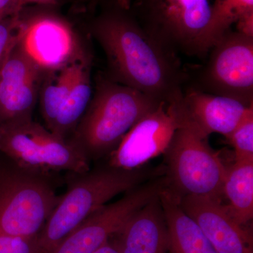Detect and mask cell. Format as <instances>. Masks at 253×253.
I'll return each instance as SVG.
<instances>
[{"label": "cell", "mask_w": 253, "mask_h": 253, "mask_svg": "<svg viewBox=\"0 0 253 253\" xmlns=\"http://www.w3.org/2000/svg\"><path fill=\"white\" fill-rule=\"evenodd\" d=\"M37 236L25 239L0 234V253H37Z\"/></svg>", "instance_id": "603a6c76"}, {"label": "cell", "mask_w": 253, "mask_h": 253, "mask_svg": "<svg viewBox=\"0 0 253 253\" xmlns=\"http://www.w3.org/2000/svg\"><path fill=\"white\" fill-rule=\"evenodd\" d=\"M131 1V0H114L119 7L126 10H129L130 8Z\"/></svg>", "instance_id": "4316f807"}, {"label": "cell", "mask_w": 253, "mask_h": 253, "mask_svg": "<svg viewBox=\"0 0 253 253\" xmlns=\"http://www.w3.org/2000/svg\"><path fill=\"white\" fill-rule=\"evenodd\" d=\"M0 153L18 167L52 178L61 172L82 174L89 162L72 141L33 119L0 123Z\"/></svg>", "instance_id": "5b68a950"}, {"label": "cell", "mask_w": 253, "mask_h": 253, "mask_svg": "<svg viewBox=\"0 0 253 253\" xmlns=\"http://www.w3.org/2000/svg\"><path fill=\"white\" fill-rule=\"evenodd\" d=\"M109 241L120 253H170L159 195L134 212Z\"/></svg>", "instance_id": "9a60e30c"}, {"label": "cell", "mask_w": 253, "mask_h": 253, "mask_svg": "<svg viewBox=\"0 0 253 253\" xmlns=\"http://www.w3.org/2000/svg\"><path fill=\"white\" fill-rule=\"evenodd\" d=\"M167 187L179 197L207 196L222 201L226 169L208 137L190 126L178 128L164 154Z\"/></svg>", "instance_id": "52a82bcc"}, {"label": "cell", "mask_w": 253, "mask_h": 253, "mask_svg": "<svg viewBox=\"0 0 253 253\" xmlns=\"http://www.w3.org/2000/svg\"><path fill=\"white\" fill-rule=\"evenodd\" d=\"M89 61L84 55L76 57L66 66L48 71L41 96V112L46 127L52 129L61 106L66 101L82 68Z\"/></svg>", "instance_id": "ac0fdd59"}, {"label": "cell", "mask_w": 253, "mask_h": 253, "mask_svg": "<svg viewBox=\"0 0 253 253\" xmlns=\"http://www.w3.org/2000/svg\"><path fill=\"white\" fill-rule=\"evenodd\" d=\"M7 161L0 162V234L25 239L36 237L61 196L55 191L52 178L26 170Z\"/></svg>", "instance_id": "8992f818"}, {"label": "cell", "mask_w": 253, "mask_h": 253, "mask_svg": "<svg viewBox=\"0 0 253 253\" xmlns=\"http://www.w3.org/2000/svg\"><path fill=\"white\" fill-rule=\"evenodd\" d=\"M116 4L91 26V33L106 53L110 79L159 102L179 99L188 81L179 55L150 36L129 10Z\"/></svg>", "instance_id": "6da1fadb"}, {"label": "cell", "mask_w": 253, "mask_h": 253, "mask_svg": "<svg viewBox=\"0 0 253 253\" xmlns=\"http://www.w3.org/2000/svg\"><path fill=\"white\" fill-rule=\"evenodd\" d=\"M24 22L19 14L0 21V61L21 38Z\"/></svg>", "instance_id": "7402d4cb"}, {"label": "cell", "mask_w": 253, "mask_h": 253, "mask_svg": "<svg viewBox=\"0 0 253 253\" xmlns=\"http://www.w3.org/2000/svg\"><path fill=\"white\" fill-rule=\"evenodd\" d=\"M179 128L172 106L162 102L139 120L109 156L108 166L125 169L144 167L164 154Z\"/></svg>", "instance_id": "30bf717a"}, {"label": "cell", "mask_w": 253, "mask_h": 253, "mask_svg": "<svg viewBox=\"0 0 253 253\" xmlns=\"http://www.w3.org/2000/svg\"><path fill=\"white\" fill-rule=\"evenodd\" d=\"M223 196L231 215L241 225L253 218V161L236 162L226 169Z\"/></svg>", "instance_id": "e0dca14e"}, {"label": "cell", "mask_w": 253, "mask_h": 253, "mask_svg": "<svg viewBox=\"0 0 253 253\" xmlns=\"http://www.w3.org/2000/svg\"><path fill=\"white\" fill-rule=\"evenodd\" d=\"M60 0H20L23 6L28 4H38L41 5H56Z\"/></svg>", "instance_id": "d4e9b609"}, {"label": "cell", "mask_w": 253, "mask_h": 253, "mask_svg": "<svg viewBox=\"0 0 253 253\" xmlns=\"http://www.w3.org/2000/svg\"><path fill=\"white\" fill-rule=\"evenodd\" d=\"M22 8L20 0H0V21L19 14Z\"/></svg>", "instance_id": "cb8c5ba5"}, {"label": "cell", "mask_w": 253, "mask_h": 253, "mask_svg": "<svg viewBox=\"0 0 253 253\" xmlns=\"http://www.w3.org/2000/svg\"><path fill=\"white\" fill-rule=\"evenodd\" d=\"M169 104L179 127L190 126L206 137L219 133L227 138L245 118L253 113V105L248 106L191 86L184 89L179 99Z\"/></svg>", "instance_id": "8fae6325"}, {"label": "cell", "mask_w": 253, "mask_h": 253, "mask_svg": "<svg viewBox=\"0 0 253 253\" xmlns=\"http://www.w3.org/2000/svg\"><path fill=\"white\" fill-rule=\"evenodd\" d=\"M164 174L129 190L121 199L106 204L71 231L51 253H93L106 244L129 217L167 185Z\"/></svg>", "instance_id": "9c48e42d"}, {"label": "cell", "mask_w": 253, "mask_h": 253, "mask_svg": "<svg viewBox=\"0 0 253 253\" xmlns=\"http://www.w3.org/2000/svg\"><path fill=\"white\" fill-rule=\"evenodd\" d=\"M210 0H131L129 11L158 42L176 54L204 58L211 49Z\"/></svg>", "instance_id": "277c9868"}, {"label": "cell", "mask_w": 253, "mask_h": 253, "mask_svg": "<svg viewBox=\"0 0 253 253\" xmlns=\"http://www.w3.org/2000/svg\"><path fill=\"white\" fill-rule=\"evenodd\" d=\"M93 253H120L116 246L109 241Z\"/></svg>", "instance_id": "484cf974"}, {"label": "cell", "mask_w": 253, "mask_h": 253, "mask_svg": "<svg viewBox=\"0 0 253 253\" xmlns=\"http://www.w3.org/2000/svg\"><path fill=\"white\" fill-rule=\"evenodd\" d=\"M91 97L89 62L84 65L78 74L56 118L51 132L66 138L68 133L75 130Z\"/></svg>", "instance_id": "ffe728a7"}, {"label": "cell", "mask_w": 253, "mask_h": 253, "mask_svg": "<svg viewBox=\"0 0 253 253\" xmlns=\"http://www.w3.org/2000/svg\"><path fill=\"white\" fill-rule=\"evenodd\" d=\"M191 86L253 105V37L228 30L208 51Z\"/></svg>", "instance_id": "ba28073f"}, {"label": "cell", "mask_w": 253, "mask_h": 253, "mask_svg": "<svg viewBox=\"0 0 253 253\" xmlns=\"http://www.w3.org/2000/svg\"><path fill=\"white\" fill-rule=\"evenodd\" d=\"M226 139L234 147L236 162L253 161V113L245 118Z\"/></svg>", "instance_id": "44dd1931"}, {"label": "cell", "mask_w": 253, "mask_h": 253, "mask_svg": "<svg viewBox=\"0 0 253 253\" xmlns=\"http://www.w3.org/2000/svg\"><path fill=\"white\" fill-rule=\"evenodd\" d=\"M1 61H2V60H1ZM1 61H0V72H1Z\"/></svg>", "instance_id": "83f0119b"}, {"label": "cell", "mask_w": 253, "mask_h": 253, "mask_svg": "<svg viewBox=\"0 0 253 253\" xmlns=\"http://www.w3.org/2000/svg\"><path fill=\"white\" fill-rule=\"evenodd\" d=\"M180 204L217 253H253L252 234L234 219L222 201L185 196L180 198Z\"/></svg>", "instance_id": "4fadbf2b"}, {"label": "cell", "mask_w": 253, "mask_h": 253, "mask_svg": "<svg viewBox=\"0 0 253 253\" xmlns=\"http://www.w3.org/2000/svg\"><path fill=\"white\" fill-rule=\"evenodd\" d=\"M234 24L236 31L252 36L253 0H214L209 24L211 46Z\"/></svg>", "instance_id": "d6986e66"}, {"label": "cell", "mask_w": 253, "mask_h": 253, "mask_svg": "<svg viewBox=\"0 0 253 253\" xmlns=\"http://www.w3.org/2000/svg\"><path fill=\"white\" fill-rule=\"evenodd\" d=\"M161 103L110 78H99L71 141L89 162L109 157L132 126Z\"/></svg>", "instance_id": "3957f363"}, {"label": "cell", "mask_w": 253, "mask_h": 253, "mask_svg": "<svg viewBox=\"0 0 253 253\" xmlns=\"http://www.w3.org/2000/svg\"><path fill=\"white\" fill-rule=\"evenodd\" d=\"M19 42L42 71L58 69L76 58V42L71 28L53 16H38L24 22Z\"/></svg>", "instance_id": "5bb4252c"}, {"label": "cell", "mask_w": 253, "mask_h": 253, "mask_svg": "<svg viewBox=\"0 0 253 253\" xmlns=\"http://www.w3.org/2000/svg\"><path fill=\"white\" fill-rule=\"evenodd\" d=\"M163 174V166L125 169L110 166L73 174L67 191L37 236V253H51L71 231L115 196Z\"/></svg>", "instance_id": "7a4b0ae2"}, {"label": "cell", "mask_w": 253, "mask_h": 253, "mask_svg": "<svg viewBox=\"0 0 253 253\" xmlns=\"http://www.w3.org/2000/svg\"><path fill=\"white\" fill-rule=\"evenodd\" d=\"M159 199L167 223L170 253H217L199 224L181 208L179 196L166 186Z\"/></svg>", "instance_id": "2e32d148"}, {"label": "cell", "mask_w": 253, "mask_h": 253, "mask_svg": "<svg viewBox=\"0 0 253 253\" xmlns=\"http://www.w3.org/2000/svg\"><path fill=\"white\" fill-rule=\"evenodd\" d=\"M19 41L1 61L0 123L31 119L38 99L43 71Z\"/></svg>", "instance_id": "7c38bea8"}]
</instances>
